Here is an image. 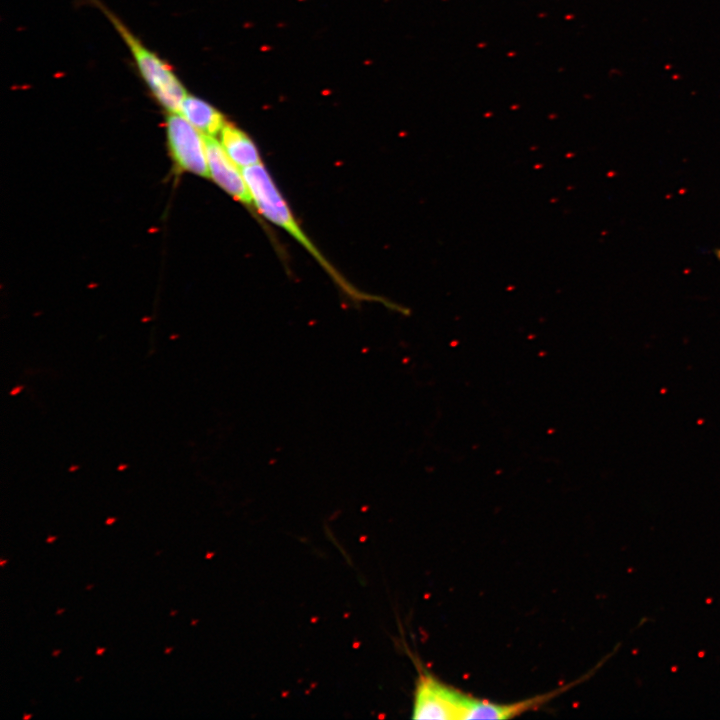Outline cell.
I'll return each instance as SVG.
<instances>
[{
  "mask_svg": "<svg viewBox=\"0 0 720 720\" xmlns=\"http://www.w3.org/2000/svg\"><path fill=\"white\" fill-rule=\"evenodd\" d=\"M30 717H31V715H25V716L23 717V719H28V718H30Z\"/></svg>",
  "mask_w": 720,
  "mask_h": 720,
  "instance_id": "cell-13",
  "label": "cell"
},
{
  "mask_svg": "<svg viewBox=\"0 0 720 720\" xmlns=\"http://www.w3.org/2000/svg\"><path fill=\"white\" fill-rule=\"evenodd\" d=\"M114 520H115V519H108V521H107L106 523H107V524H110V523L114 522Z\"/></svg>",
  "mask_w": 720,
  "mask_h": 720,
  "instance_id": "cell-12",
  "label": "cell"
},
{
  "mask_svg": "<svg viewBox=\"0 0 720 720\" xmlns=\"http://www.w3.org/2000/svg\"><path fill=\"white\" fill-rule=\"evenodd\" d=\"M179 113L205 135L220 134L226 124L224 116L212 105L188 94L181 104Z\"/></svg>",
  "mask_w": 720,
  "mask_h": 720,
  "instance_id": "cell-7",
  "label": "cell"
},
{
  "mask_svg": "<svg viewBox=\"0 0 720 720\" xmlns=\"http://www.w3.org/2000/svg\"><path fill=\"white\" fill-rule=\"evenodd\" d=\"M219 135L224 150L241 169L261 164L255 143L241 129L226 122Z\"/></svg>",
  "mask_w": 720,
  "mask_h": 720,
  "instance_id": "cell-6",
  "label": "cell"
},
{
  "mask_svg": "<svg viewBox=\"0 0 720 720\" xmlns=\"http://www.w3.org/2000/svg\"><path fill=\"white\" fill-rule=\"evenodd\" d=\"M470 700L471 695L419 668L413 695L412 718L466 720Z\"/></svg>",
  "mask_w": 720,
  "mask_h": 720,
  "instance_id": "cell-3",
  "label": "cell"
},
{
  "mask_svg": "<svg viewBox=\"0 0 720 720\" xmlns=\"http://www.w3.org/2000/svg\"><path fill=\"white\" fill-rule=\"evenodd\" d=\"M104 651H105L104 648H99L96 653H97L98 655H100V654H102Z\"/></svg>",
  "mask_w": 720,
  "mask_h": 720,
  "instance_id": "cell-9",
  "label": "cell"
},
{
  "mask_svg": "<svg viewBox=\"0 0 720 720\" xmlns=\"http://www.w3.org/2000/svg\"><path fill=\"white\" fill-rule=\"evenodd\" d=\"M55 539H56V537L52 536V537H48L46 541H47L48 543H51V542L54 541Z\"/></svg>",
  "mask_w": 720,
  "mask_h": 720,
  "instance_id": "cell-8",
  "label": "cell"
},
{
  "mask_svg": "<svg viewBox=\"0 0 720 720\" xmlns=\"http://www.w3.org/2000/svg\"><path fill=\"white\" fill-rule=\"evenodd\" d=\"M130 49L137 68L155 99L169 112L179 113L187 92L170 66L146 48L119 20L108 14Z\"/></svg>",
  "mask_w": 720,
  "mask_h": 720,
  "instance_id": "cell-2",
  "label": "cell"
},
{
  "mask_svg": "<svg viewBox=\"0 0 720 720\" xmlns=\"http://www.w3.org/2000/svg\"><path fill=\"white\" fill-rule=\"evenodd\" d=\"M171 649H172V648L166 649V650H165V653H169V652L171 651Z\"/></svg>",
  "mask_w": 720,
  "mask_h": 720,
  "instance_id": "cell-14",
  "label": "cell"
},
{
  "mask_svg": "<svg viewBox=\"0 0 720 720\" xmlns=\"http://www.w3.org/2000/svg\"><path fill=\"white\" fill-rule=\"evenodd\" d=\"M716 256H717L718 259H720V249H718V250L716 251Z\"/></svg>",
  "mask_w": 720,
  "mask_h": 720,
  "instance_id": "cell-10",
  "label": "cell"
},
{
  "mask_svg": "<svg viewBox=\"0 0 720 720\" xmlns=\"http://www.w3.org/2000/svg\"><path fill=\"white\" fill-rule=\"evenodd\" d=\"M175 613H176V611H173V612H171V615H174Z\"/></svg>",
  "mask_w": 720,
  "mask_h": 720,
  "instance_id": "cell-15",
  "label": "cell"
},
{
  "mask_svg": "<svg viewBox=\"0 0 720 720\" xmlns=\"http://www.w3.org/2000/svg\"><path fill=\"white\" fill-rule=\"evenodd\" d=\"M243 175L250 190L253 203L257 210L269 221L282 227L294 237L326 270L331 278L344 290L345 293L355 299H369L353 288L326 260L313 242L301 229L294 219L284 198L277 189L274 181L263 164H257L242 169Z\"/></svg>",
  "mask_w": 720,
  "mask_h": 720,
  "instance_id": "cell-1",
  "label": "cell"
},
{
  "mask_svg": "<svg viewBox=\"0 0 720 720\" xmlns=\"http://www.w3.org/2000/svg\"><path fill=\"white\" fill-rule=\"evenodd\" d=\"M59 653H60V651H59V650H56V651L53 652V656H57Z\"/></svg>",
  "mask_w": 720,
  "mask_h": 720,
  "instance_id": "cell-11",
  "label": "cell"
},
{
  "mask_svg": "<svg viewBox=\"0 0 720 720\" xmlns=\"http://www.w3.org/2000/svg\"><path fill=\"white\" fill-rule=\"evenodd\" d=\"M170 153L176 165L187 172L209 177L203 134L180 113H170L166 119Z\"/></svg>",
  "mask_w": 720,
  "mask_h": 720,
  "instance_id": "cell-4",
  "label": "cell"
},
{
  "mask_svg": "<svg viewBox=\"0 0 720 720\" xmlns=\"http://www.w3.org/2000/svg\"><path fill=\"white\" fill-rule=\"evenodd\" d=\"M209 177L241 203L252 206L253 199L242 169L229 157L214 136L203 134Z\"/></svg>",
  "mask_w": 720,
  "mask_h": 720,
  "instance_id": "cell-5",
  "label": "cell"
}]
</instances>
